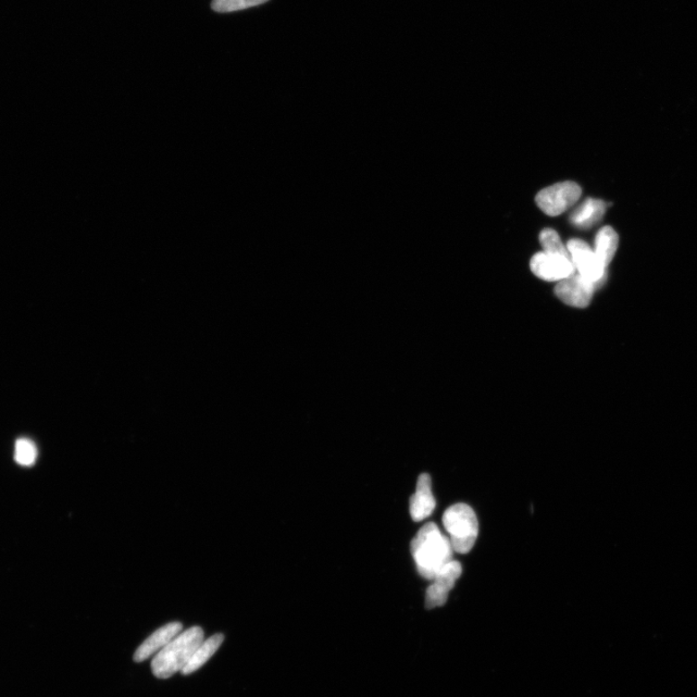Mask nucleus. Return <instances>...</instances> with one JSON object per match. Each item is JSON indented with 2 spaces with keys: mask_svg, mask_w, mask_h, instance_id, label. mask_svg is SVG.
Returning a JSON list of instances; mask_svg holds the SVG:
<instances>
[{
  "mask_svg": "<svg viewBox=\"0 0 697 697\" xmlns=\"http://www.w3.org/2000/svg\"><path fill=\"white\" fill-rule=\"evenodd\" d=\"M419 574L433 580L447 564L453 561V546L433 522L423 526L410 544Z\"/></svg>",
  "mask_w": 697,
  "mask_h": 697,
  "instance_id": "obj_1",
  "label": "nucleus"
},
{
  "mask_svg": "<svg viewBox=\"0 0 697 697\" xmlns=\"http://www.w3.org/2000/svg\"><path fill=\"white\" fill-rule=\"evenodd\" d=\"M204 638L205 633L200 627H192L178 634L153 659L154 675L159 679H168L179 671L181 672Z\"/></svg>",
  "mask_w": 697,
  "mask_h": 697,
  "instance_id": "obj_2",
  "label": "nucleus"
},
{
  "mask_svg": "<svg viewBox=\"0 0 697 697\" xmlns=\"http://www.w3.org/2000/svg\"><path fill=\"white\" fill-rule=\"evenodd\" d=\"M443 523L454 551L460 554L470 552L479 534V522L474 510L466 504L454 505L446 510Z\"/></svg>",
  "mask_w": 697,
  "mask_h": 697,
  "instance_id": "obj_3",
  "label": "nucleus"
},
{
  "mask_svg": "<svg viewBox=\"0 0 697 697\" xmlns=\"http://www.w3.org/2000/svg\"><path fill=\"white\" fill-rule=\"evenodd\" d=\"M581 193L578 183L560 182L540 191L536 203L546 216H558L574 206L579 200Z\"/></svg>",
  "mask_w": 697,
  "mask_h": 697,
  "instance_id": "obj_4",
  "label": "nucleus"
},
{
  "mask_svg": "<svg viewBox=\"0 0 697 697\" xmlns=\"http://www.w3.org/2000/svg\"><path fill=\"white\" fill-rule=\"evenodd\" d=\"M572 264L583 278L600 286L605 278L606 269L597 259L587 243L582 240H570L567 244Z\"/></svg>",
  "mask_w": 697,
  "mask_h": 697,
  "instance_id": "obj_5",
  "label": "nucleus"
},
{
  "mask_svg": "<svg viewBox=\"0 0 697 697\" xmlns=\"http://www.w3.org/2000/svg\"><path fill=\"white\" fill-rule=\"evenodd\" d=\"M530 268L534 276L551 282L566 279L576 270L571 259L544 251L533 256Z\"/></svg>",
  "mask_w": 697,
  "mask_h": 697,
  "instance_id": "obj_6",
  "label": "nucleus"
},
{
  "mask_svg": "<svg viewBox=\"0 0 697 697\" xmlns=\"http://www.w3.org/2000/svg\"><path fill=\"white\" fill-rule=\"evenodd\" d=\"M596 288V284L574 273L568 278L559 281L555 294L560 300L569 306L585 308L590 304Z\"/></svg>",
  "mask_w": 697,
  "mask_h": 697,
  "instance_id": "obj_7",
  "label": "nucleus"
},
{
  "mask_svg": "<svg viewBox=\"0 0 697 697\" xmlns=\"http://www.w3.org/2000/svg\"><path fill=\"white\" fill-rule=\"evenodd\" d=\"M462 574V564L454 561V560L439 571L437 576L433 578V582L427 591L426 607L433 609L443 606Z\"/></svg>",
  "mask_w": 697,
  "mask_h": 697,
  "instance_id": "obj_8",
  "label": "nucleus"
},
{
  "mask_svg": "<svg viewBox=\"0 0 697 697\" xmlns=\"http://www.w3.org/2000/svg\"><path fill=\"white\" fill-rule=\"evenodd\" d=\"M182 628L183 626L180 622H172V623L158 629L137 649L134 654V661L136 663L145 662L146 659L163 649L181 632Z\"/></svg>",
  "mask_w": 697,
  "mask_h": 697,
  "instance_id": "obj_9",
  "label": "nucleus"
},
{
  "mask_svg": "<svg viewBox=\"0 0 697 697\" xmlns=\"http://www.w3.org/2000/svg\"><path fill=\"white\" fill-rule=\"evenodd\" d=\"M435 507L431 478L428 474H422L418 480L416 492L410 497V516L417 522L427 519L432 515Z\"/></svg>",
  "mask_w": 697,
  "mask_h": 697,
  "instance_id": "obj_10",
  "label": "nucleus"
},
{
  "mask_svg": "<svg viewBox=\"0 0 697 697\" xmlns=\"http://www.w3.org/2000/svg\"><path fill=\"white\" fill-rule=\"evenodd\" d=\"M605 211V202L590 198L571 214L570 222L579 229H589L603 219Z\"/></svg>",
  "mask_w": 697,
  "mask_h": 697,
  "instance_id": "obj_11",
  "label": "nucleus"
},
{
  "mask_svg": "<svg viewBox=\"0 0 697 697\" xmlns=\"http://www.w3.org/2000/svg\"><path fill=\"white\" fill-rule=\"evenodd\" d=\"M223 641L224 636L222 633L215 634V636L204 640L198 647L189 664L182 669V675H190L200 669L216 653Z\"/></svg>",
  "mask_w": 697,
  "mask_h": 697,
  "instance_id": "obj_12",
  "label": "nucleus"
},
{
  "mask_svg": "<svg viewBox=\"0 0 697 697\" xmlns=\"http://www.w3.org/2000/svg\"><path fill=\"white\" fill-rule=\"evenodd\" d=\"M618 243L619 236L613 227L605 226L596 234L594 251L605 269L613 260Z\"/></svg>",
  "mask_w": 697,
  "mask_h": 697,
  "instance_id": "obj_13",
  "label": "nucleus"
},
{
  "mask_svg": "<svg viewBox=\"0 0 697 697\" xmlns=\"http://www.w3.org/2000/svg\"><path fill=\"white\" fill-rule=\"evenodd\" d=\"M540 242L544 252L557 254L570 258L567 247L562 243L558 233L552 229L546 228L540 234Z\"/></svg>",
  "mask_w": 697,
  "mask_h": 697,
  "instance_id": "obj_14",
  "label": "nucleus"
},
{
  "mask_svg": "<svg viewBox=\"0 0 697 697\" xmlns=\"http://www.w3.org/2000/svg\"><path fill=\"white\" fill-rule=\"evenodd\" d=\"M269 0H214L213 9L219 13L240 11L268 3Z\"/></svg>",
  "mask_w": 697,
  "mask_h": 697,
  "instance_id": "obj_15",
  "label": "nucleus"
},
{
  "mask_svg": "<svg viewBox=\"0 0 697 697\" xmlns=\"http://www.w3.org/2000/svg\"><path fill=\"white\" fill-rule=\"evenodd\" d=\"M37 458V447L34 443L29 439L22 438L16 442L15 460L22 466H31Z\"/></svg>",
  "mask_w": 697,
  "mask_h": 697,
  "instance_id": "obj_16",
  "label": "nucleus"
}]
</instances>
